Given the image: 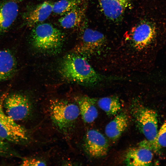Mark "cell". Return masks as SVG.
Masks as SVG:
<instances>
[{
  "label": "cell",
  "mask_w": 166,
  "mask_h": 166,
  "mask_svg": "<svg viewBox=\"0 0 166 166\" xmlns=\"http://www.w3.org/2000/svg\"><path fill=\"white\" fill-rule=\"evenodd\" d=\"M61 77L68 81L86 85H93L101 80L86 59L75 53L64 56L59 67Z\"/></svg>",
  "instance_id": "6da1fadb"
},
{
  "label": "cell",
  "mask_w": 166,
  "mask_h": 166,
  "mask_svg": "<svg viewBox=\"0 0 166 166\" xmlns=\"http://www.w3.org/2000/svg\"><path fill=\"white\" fill-rule=\"evenodd\" d=\"M64 36L62 32L48 23H41L33 27L30 40L33 46L42 51L55 52L61 48Z\"/></svg>",
  "instance_id": "7a4b0ae2"
},
{
  "label": "cell",
  "mask_w": 166,
  "mask_h": 166,
  "mask_svg": "<svg viewBox=\"0 0 166 166\" xmlns=\"http://www.w3.org/2000/svg\"><path fill=\"white\" fill-rule=\"evenodd\" d=\"M131 112L138 130L151 144L153 150H155V142L158 131L156 112L136 100L131 104Z\"/></svg>",
  "instance_id": "3957f363"
},
{
  "label": "cell",
  "mask_w": 166,
  "mask_h": 166,
  "mask_svg": "<svg viewBox=\"0 0 166 166\" xmlns=\"http://www.w3.org/2000/svg\"><path fill=\"white\" fill-rule=\"evenodd\" d=\"M49 110L52 122L63 133H66L71 129L80 114L77 105L60 99L50 101Z\"/></svg>",
  "instance_id": "277c9868"
},
{
  "label": "cell",
  "mask_w": 166,
  "mask_h": 166,
  "mask_svg": "<svg viewBox=\"0 0 166 166\" xmlns=\"http://www.w3.org/2000/svg\"><path fill=\"white\" fill-rule=\"evenodd\" d=\"M6 93L0 98V137L12 143L22 145L29 140L30 136L28 130L17 124L5 112L3 102Z\"/></svg>",
  "instance_id": "5b68a950"
},
{
  "label": "cell",
  "mask_w": 166,
  "mask_h": 166,
  "mask_svg": "<svg viewBox=\"0 0 166 166\" xmlns=\"http://www.w3.org/2000/svg\"><path fill=\"white\" fill-rule=\"evenodd\" d=\"M3 108L5 113L15 121L26 118L32 109L31 104L28 97L19 93L6 95L3 101Z\"/></svg>",
  "instance_id": "8992f818"
},
{
  "label": "cell",
  "mask_w": 166,
  "mask_h": 166,
  "mask_svg": "<svg viewBox=\"0 0 166 166\" xmlns=\"http://www.w3.org/2000/svg\"><path fill=\"white\" fill-rule=\"evenodd\" d=\"M105 42L106 38L102 33L87 28L83 31L79 42L73 49L74 52L81 55L91 54L100 50Z\"/></svg>",
  "instance_id": "52a82bcc"
},
{
  "label": "cell",
  "mask_w": 166,
  "mask_h": 166,
  "mask_svg": "<svg viewBox=\"0 0 166 166\" xmlns=\"http://www.w3.org/2000/svg\"><path fill=\"white\" fill-rule=\"evenodd\" d=\"M84 147L90 156L98 158L106 155L109 149L108 141L99 131L91 129L86 132L84 138Z\"/></svg>",
  "instance_id": "ba28073f"
},
{
  "label": "cell",
  "mask_w": 166,
  "mask_h": 166,
  "mask_svg": "<svg viewBox=\"0 0 166 166\" xmlns=\"http://www.w3.org/2000/svg\"><path fill=\"white\" fill-rule=\"evenodd\" d=\"M53 3L45 1L26 11L22 15L23 23L33 27L46 20L52 12Z\"/></svg>",
  "instance_id": "9c48e42d"
},
{
  "label": "cell",
  "mask_w": 166,
  "mask_h": 166,
  "mask_svg": "<svg viewBox=\"0 0 166 166\" xmlns=\"http://www.w3.org/2000/svg\"><path fill=\"white\" fill-rule=\"evenodd\" d=\"M101 11L105 16L113 21L122 18L132 0H98Z\"/></svg>",
  "instance_id": "30bf717a"
},
{
  "label": "cell",
  "mask_w": 166,
  "mask_h": 166,
  "mask_svg": "<svg viewBox=\"0 0 166 166\" xmlns=\"http://www.w3.org/2000/svg\"><path fill=\"white\" fill-rule=\"evenodd\" d=\"M15 0L0 2V36L9 29L16 19L18 7Z\"/></svg>",
  "instance_id": "8fae6325"
},
{
  "label": "cell",
  "mask_w": 166,
  "mask_h": 166,
  "mask_svg": "<svg viewBox=\"0 0 166 166\" xmlns=\"http://www.w3.org/2000/svg\"><path fill=\"white\" fill-rule=\"evenodd\" d=\"M87 7V3L85 1L62 16L58 20L61 26L67 29L79 26L85 18Z\"/></svg>",
  "instance_id": "7c38bea8"
},
{
  "label": "cell",
  "mask_w": 166,
  "mask_h": 166,
  "mask_svg": "<svg viewBox=\"0 0 166 166\" xmlns=\"http://www.w3.org/2000/svg\"><path fill=\"white\" fill-rule=\"evenodd\" d=\"M152 151L148 148L140 147L130 148L125 155V164L128 166L149 165L153 157Z\"/></svg>",
  "instance_id": "4fadbf2b"
},
{
  "label": "cell",
  "mask_w": 166,
  "mask_h": 166,
  "mask_svg": "<svg viewBox=\"0 0 166 166\" xmlns=\"http://www.w3.org/2000/svg\"><path fill=\"white\" fill-rule=\"evenodd\" d=\"M17 69L16 60L12 52L7 49L0 50V82L12 77Z\"/></svg>",
  "instance_id": "5bb4252c"
},
{
  "label": "cell",
  "mask_w": 166,
  "mask_h": 166,
  "mask_svg": "<svg viewBox=\"0 0 166 166\" xmlns=\"http://www.w3.org/2000/svg\"><path fill=\"white\" fill-rule=\"evenodd\" d=\"M128 124V119L126 114L124 112L117 114L106 126L105 133L109 139L116 140L125 130Z\"/></svg>",
  "instance_id": "9a60e30c"
},
{
  "label": "cell",
  "mask_w": 166,
  "mask_h": 166,
  "mask_svg": "<svg viewBox=\"0 0 166 166\" xmlns=\"http://www.w3.org/2000/svg\"><path fill=\"white\" fill-rule=\"evenodd\" d=\"M76 101L83 121L86 123L93 122L98 115V111L95 105V100L83 96L77 98Z\"/></svg>",
  "instance_id": "2e32d148"
},
{
  "label": "cell",
  "mask_w": 166,
  "mask_h": 166,
  "mask_svg": "<svg viewBox=\"0 0 166 166\" xmlns=\"http://www.w3.org/2000/svg\"><path fill=\"white\" fill-rule=\"evenodd\" d=\"M97 104L107 115L110 116L116 115L121 109L119 100L115 96L101 98L98 100Z\"/></svg>",
  "instance_id": "e0dca14e"
},
{
  "label": "cell",
  "mask_w": 166,
  "mask_h": 166,
  "mask_svg": "<svg viewBox=\"0 0 166 166\" xmlns=\"http://www.w3.org/2000/svg\"><path fill=\"white\" fill-rule=\"evenodd\" d=\"M85 0H60L53 3L52 12L62 16L81 4Z\"/></svg>",
  "instance_id": "ac0fdd59"
},
{
  "label": "cell",
  "mask_w": 166,
  "mask_h": 166,
  "mask_svg": "<svg viewBox=\"0 0 166 166\" xmlns=\"http://www.w3.org/2000/svg\"><path fill=\"white\" fill-rule=\"evenodd\" d=\"M155 149L166 147V121L158 131L155 142Z\"/></svg>",
  "instance_id": "d6986e66"
},
{
  "label": "cell",
  "mask_w": 166,
  "mask_h": 166,
  "mask_svg": "<svg viewBox=\"0 0 166 166\" xmlns=\"http://www.w3.org/2000/svg\"><path fill=\"white\" fill-rule=\"evenodd\" d=\"M16 155L8 143L0 137V157L12 156Z\"/></svg>",
  "instance_id": "ffe728a7"
},
{
  "label": "cell",
  "mask_w": 166,
  "mask_h": 166,
  "mask_svg": "<svg viewBox=\"0 0 166 166\" xmlns=\"http://www.w3.org/2000/svg\"><path fill=\"white\" fill-rule=\"evenodd\" d=\"M46 163L34 158L24 157L22 158L20 165L25 166H46Z\"/></svg>",
  "instance_id": "44dd1931"
},
{
  "label": "cell",
  "mask_w": 166,
  "mask_h": 166,
  "mask_svg": "<svg viewBox=\"0 0 166 166\" xmlns=\"http://www.w3.org/2000/svg\"><path fill=\"white\" fill-rule=\"evenodd\" d=\"M15 0L17 2H20L24 0Z\"/></svg>",
  "instance_id": "7402d4cb"
}]
</instances>
